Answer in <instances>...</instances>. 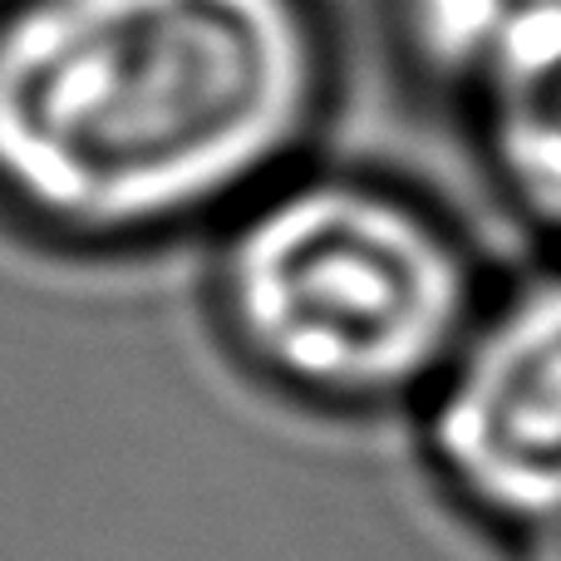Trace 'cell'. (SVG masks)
Returning a JSON list of instances; mask_svg holds the SVG:
<instances>
[{
  "instance_id": "6da1fadb",
  "label": "cell",
  "mask_w": 561,
  "mask_h": 561,
  "mask_svg": "<svg viewBox=\"0 0 561 561\" xmlns=\"http://www.w3.org/2000/svg\"><path fill=\"white\" fill-rule=\"evenodd\" d=\"M320 0H0V203L134 242L252 203L330 104Z\"/></svg>"
},
{
  "instance_id": "7a4b0ae2",
  "label": "cell",
  "mask_w": 561,
  "mask_h": 561,
  "mask_svg": "<svg viewBox=\"0 0 561 561\" xmlns=\"http://www.w3.org/2000/svg\"><path fill=\"white\" fill-rule=\"evenodd\" d=\"M217 306L262 375L325 404L428 394L478 316L454 232L365 178L252 197L217 262Z\"/></svg>"
},
{
  "instance_id": "3957f363",
  "label": "cell",
  "mask_w": 561,
  "mask_h": 561,
  "mask_svg": "<svg viewBox=\"0 0 561 561\" xmlns=\"http://www.w3.org/2000/svg\"><path fill=\"white\" fill-rule=\"evenodd\" d=\"M428 448L488 527L561 542V272L473 316L428 385Z\"/></svg>"
},
{
  "instance_id": "277c9868",
  "label": "cell",
  "mask_w": 561,
  "mask_h": 561,
  "mask_svg": "<svg viewBox=\"0 0 561 561\" xmlns=\"http://www.w3.org/2000/svg\"><path fill=\"white\" fill-rule=\"evenodd\" d=\"M493 173L527 222L561 237V20L473 99Z\"/></svg>"
}]
</instances>
